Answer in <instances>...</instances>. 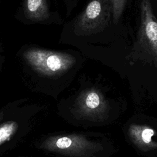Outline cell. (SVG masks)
I'll list each match as a JSON object with an SVG mask.
<instances>
[{"instance_id": "obj_1", "label": "cell", "mask_w": 157, "mask_h": 157, "mask_svg": "<svg viewBox=\"0 0 157 157\" xmlns=\"http://www.w3.org/2000/svg\"><path fill=\"white\" fill-rule=\"evenodd\" d=\"M112 6L110 0H91L74 23L77 36H90L106 28L110 20Z\"/></svg>"}, {"instance_id": "obj_2", "label": "cell", "mask_w": 157, "mask_h": 157, "mask_svg": "<svg viewBox=\"0 0 157 157\" xmlns=\"http://www.w3.org/2000/svg\"><path fill=\"white\" fill-rule=\"evenodd\" d=\"M25 59L36 69L46 74L64 71L75 62L74 58L65 53L30 48L25 52Z\"/></svg>"}, {"instance_id": "obj_3", "label": "cell", "mask_w": 157, "mask_h": 157, "mask_svg": "<svg viewBox=\"0 0 157 157\" xmlns=\"http://www.w3.org/2000/svg\"><path fill=\"white\" fill-rule=\"evenodd\" d=\"M140 22L135 45L157 58V20L150 0H140Z\"/></svg>"}, {"instance_id": "obj_4", "label": "cell", "mask_w": 157, "mask_h": 157, "mask_svg": "<svg viewBox=\"0 0 157 157\" xmlns=\"http://www.w3.org/2000/svg\"><path fill=\"white\" fill-rule=\"evenodd\" d=\"M24 12L26 18L36 21H44L49 17L46 0H25Z\"/></svg>"}, {"instance_id": "obj_5", "label": "cell", "mask_w": 157, "mask_h": 157, "mask_svg": "<svg viewBox=\"0 0 157 157\" xmlns=\"http://www.w3.org/2000/svg\"><path fill=\"white\" fill-rule=\"evenodd\" d=\"M112 6L113 21L117 24L124 10L127 0H110Z\"/></svg>"}, {"instance_id": "obj_6", "label": "cell", "mask_w": 157, "mask_h": 157, "mask_svg": "<svg viewBox=\"0 0 157 157\" xmlns=\"http://www.w3.org/2000/svg\"><path fill=\"white\" fill-rule=\"evenodd\" d=\"M15 129V124L14 123H10L5 124L0 127V144L9 139L11 134L14 132Z\"/></svg>"}, {"instance_id": "obj_7", "label": "cell", "mask_w": 157, "mask_h": 157, "mask_svg": "<svg viewBox=\"0 0 157 157\" xmlns=\"http://www.w3.org/2000/svg\"><path fill=\"white\" fill-rule=\"evenodd\" d=\"M100 99L98 94L94 92L90 93L85 100L86 106L90 109H95L98 107Z\"/></svg>"}, {"instance_id": "obj_8", "label": "cell", "mask_w": 157, "mask_h": 157, "mask_svg": "<svg viewBox=\"0 0 157 157\" xmlns=\"http://www.w3.org/2000/svg\"><path fill=\"white\" fill-rule=\"evenodd\" d=\"M72 144V139H71L69 137H61L59 139H58L56 141V146L61 149H64V148H67L71 146Z\"/></svg>"}, {"instance_id": "obj_9", "label": "cell", "mask_w": 157, "mask_h": 157, "mask_svg": "<svg viewBox=\"0 0 157 157\" xmlns=\"http://www.w3.org/2000/svg\"><path fill=\"white\" fill-rule=\"evenodd\" d=\"M153 135L154 131L152 129L145 128L141 133V137L144 143L148 144L151 142V137Z\"/></svg>"}, {"instance_id": "obj_10", "label": "cell", "mask_w": 157, "mask_h": 157, "mask_svg": "<svg viewBox=\"0 0 157 157\" xmlns=\"http://www.w3.org/2000/svg\"><path fill=\"white\" fill-rule=\"evenodd\" d=\"M156 2H157V0H156Z\"/></svg>"}]
</instances>
